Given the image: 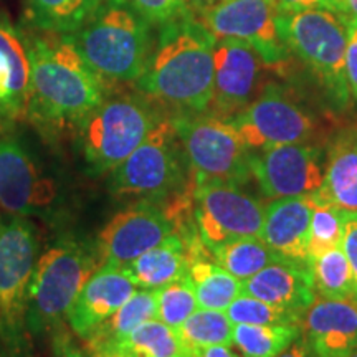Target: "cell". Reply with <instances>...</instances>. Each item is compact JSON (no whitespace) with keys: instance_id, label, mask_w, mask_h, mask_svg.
I'll use <instances>...</instances> for the list:
<instances>
[{"instance_id":"cell-25","label":"cell","mask_w":357,"mask_h":357,"mask_svg":"<svg viewBox=\"0 0 357 357\" xmlns=\"http://www.w3.org/2000/svg\"><path fill=\"white\" fill-rule=\"evenodd\" d=\"M102 0H25L26 19L40 32L71 35L98 10Z\"/></svg>"},{"instance_id":"cell-13","label":"cell","mask_w":357,"mask_h":357,"mask_svg":"<svg viewBox=\"0 0 357 357\" xmlns=\"http://www.w3.org/2000/svg\"><path fill=\"white\" fill-rule=\"evenodd\" d=\"M252 176L270 200L310 195L324 181L321 151L305 142L270 147L252 154Z\"/></svg>"},{"instance_id":"cell-22","label":"cell","mask_w":357,"mask_h":357,"mask_svg":"<svg viewBox=\"0 0 357 357\" xmlns=\"http://www.w3.org/2000/svg\"><path fill=\"white\" fill-rule=\"evenodd\" d=\"M312 205L357 212V129L342 131L329 147L323 185L310 194Z\"/></svg>"},{"instance_id":"cell-17","label":"cell","mask_w":357,"mask_h":357,"mask_svg":"<svg viewBox=\"0 0 357 357\" xmlns=\"http://www.w3.org/2000/svg\"><path fill=\"white\" fill-rule=\"evenodd\" d=\"M300 326L311 357H344L357 351V301L316 296Z\"/></svg>"},{"instance_id":"cell-24","label":"cell","mask_w":357,"mask_h":357,"mask_svg":"<svg viewBox=\"0 0 357 357\" xmlns=\"http://www.w3.org/2000/svg\"><path fill=\"white\" fill-rule=\"evenodd\" d=\"M190 255L185 240L174 234L158 247L142 253L124 266L132 283L141 289H158L189 275Z\"/></svg>"},{"instance_id":"cell-44","label":"cell","mask_w":357,"mask_h":357,"mask_svg":"<svg viewBox=\"0 0 357 357\" xmlns=\"http://www.w3.org/2000/svg\"><path fill=\"white\" fill-rule=\"evenodd\" d=\"M176 357H194V356L187 354V352H182V354H178V356H176Z\"/></svg>"},{"instance_id":"cell-36","label":"cell","mask_w":357,"mask_h":357,"mask_svg":"<svg viewBox=\"0 0 357 357\" xmlns=\"http://www.w3.org/2000/svg\"><path fill=\"white\" fill-rule=\"evenodd\" d=\"M346 77L349 91L357 100V20H347L346 48Z\"/></svg>"},{"instance_id":"cell-28","label":"cell","mask_w":357,"mask_h":357,"mask_svg":"<svg viewBox=\"0 0 357 357\" xmlns=\"http://www.w3.org/2000/svg\"><path fill=\"white\" fill-rule=\"evenodd\" d=\"M298 324H235L234 344L243 357H276L300 339Z\"/></svg>"},{"instance_id":"cell-10","label":"cell","mask_w":357,"mask_h":357,"mask_svg":"<svg viewBox=\"0 0 357 357\" xmlns=\"http://www.w3.org/2000/svg\"><path fill=\"white\" fill-rule=\"evenodd\" d=\"M280 15L276 0H222L195 20L215 40H240L252 45L265 63L278 65L288 52Z\"/></svg>"},{"instance_id":"cell-19","label":"cell","mask_w":357,"mask_h":357,"mask_svg":"<svg viewBox=\"0 0 357 357\" xmlns=\"http://www.w3.org/2000/svg\"><path fill=\"white\" fill-rule=\"evenodd\" d=\"M312 215L310 195L275 199L265 207L261 240L280 261L310 268L307 242Z\"/></svg>"},{"instance_id":"cell-33","label":"cell","mask_w":357,"mask_h":357,"mask_svg":"<svg viewBox=\"0 0 357 357\" xmlns=\"http://www.w3.org/2000/svg\"><path fill=\"white\" fill-rule=\"evenodd\" d=\"M155 291L158 300V316L160 323L167 324L169 328L177 329L195 310H199L197 296H195L194 284L189 275L184 278L164 284Z\"/></svg>"},{"instance_id":"cell-32","label":"cell","mask_w":357,"mask_h":357,"mask_svg":"<svg viewBox=\"0 0 357 357\" xmlns=\"http://www.w3.org/2000/svg\"><path fill=\"white\" fill-rule=\"evenodd\" d=\"M346 212L334 205H312L307 260H314L324 252L342 247Z\"/></svg>"},{"instance_id":"cell-26","label":"cell","mask_w":357,"mask_h":357,"mask_svg":"<svg viewBox=\"0 0 357 357\" xmlns=\"http://www.w3.org/2000/svg\"><path fill=\"white\" fill-rule=\"evenodd\" d=\"M189 278L194 284L199 307L227 311L230 303L242 294V281L215 261L212 253L190 261Z\"/></svg>"},{"instance_id":"cell-42","label":"cell","mask_w":357,"mask_h":357,"mask_svg":"<svg viewBox=\"0 0 357 357\" xmlns=\"http://www.w3.org/2000/svg\"><path fill=\"white\" fill-rule=\"evenodd\" d=\"M276 357H311V354L310 351H307L306 342L303 341V339H298V341H294L287 351H283Z\"/></svg>"},{"instance_id":"cell-1","label":"cell","mask_w":357,"mask_h":357,"mask_svg":"<svg viewBox=\"0 0 357 357\" xmlns=\"http://www.w3.org/2000/svg\"><path fill=\"white\" fill-rule=\"evenodd\" d=\"M162 26L158 48L136 86L181 114L205 113L213 95L217 40L190 15Z\"/></svg>"},{"instance_id":"cell-9","label":"cell","mask_w":357,"mask_h":357,"mask_svg":"<svg viewBox=\"0 0 357 357\" xmlns=\"http://www.w3.org/2000/svg\"><path fill=\"white\" fill-rule=\"evenodd\" d=\"M192 213L200 238L208 250L245 236L261 238L265 207L236 185L194 182Z\"/></svg>"},{"instance_id":"cell-8","label":"cell","mask_w":357,"mask_h":357,"mask_svg":"<svg viewBox=\"0 0 357 357\" xmlns=\"http://www.w3.org/2000/svg\"><path fill=\"white\" fill-rule=\"evenodd\" d=\"M185 155L172 119H160L144 142L111 171L109 189L116 195L162 200L176 197L185 185Z\"/></svg>"},{"instance_id":"cell-40","label":"cell","mask_w":357,"mask_h":357,"mask_svg":"<svg viewBox=\"0 0 357 357\" xmlns=\"http://www.w3.org/2000/svg\"><path fill=\"white\" fill-rule=\"evenodd\" d=\"M184 2L187 15L197 19L199 15H202L207 10H211L212 7H215L217 3H220L222 0H182Z\"/></svg>"},{"instance_id":"cell-14","label":"cell","mask_w":357,"mask_h":357,"mask_svg":"<svg viewBox=\"0 0 357 357\" xmlns=\"http://www.w3.org/2000/svg\"><path fill=\"white\" fill-rule=\"evenodd\" d=\"M37 250V235L25 218L0 223V314L12 328L25 316Z\"/></svg>"},{"instance_id":"cell-29","label":"cell","mask_w":357,"mask_h":357,"mask_svg":"<svg viewBox=\"0 0 357 357\" xmlns=\"http://www.w3.org/2000/svg\"><path fill=\"white\" fill-rule=\"evenodd\" d=\"M310 271L318 298L356 301L354 276L342 247L328 250L311 260Z\"/></svg>"},{"instance_id":"cell-21","label":"cell","mask_w":357,"mask_h":357,"mask_svg":"<svg viewBox=\"0 0 357 357\" xmlns=\"http://www.w3.org/2000/svg\"><path fill=\"white\" fill-rule=\"evenodd\" d=\"M242 294L305 314L316 300L310 268L276 261L242 281Z\"/></svg>"},{"instance_id":"cell-15","label":"cell","mask_w":357,"mask_h":357,"mask_svg":"<svg viewBox=\"0 0 357 357\" xmlns=\"http://www.w3.org/2000/svg\"><path fill=\"white\" fill-rule=\"evenodd\" d=\"M213 95L211 108L218 118L230 119L250 105L260 75L261 56L240 40H217L213 48Z\"/></svg>"},{"instance_id":"cell-30","label":"cell","mask_w":357,"mask_h":357,"mask_svg":"<svg viewBox=\"0 0 357 357\" xmlns=\"http://www.w3.org/2000/svg\"><path fill=\"white\" fill-rule=\"evenodd\" d=\"M182 352L176 329L151 319L134 329L106 357H176Z\"/></svg>"},{"instance_id":"cell-4","label":"cell","mask_w":357,"mask_h":357,"mask_svg":"<svg viewBox=\"0 0 357 357\" xmlns=\"http://www.w3.org/2000/svg\"><path fill=\"white\" fill-rule=\"evenodd\" d=\"M101 268L96 248L61 243L35 263L26 291L25 321L33 333L55 328L68 312L86 281Z\"/></svg>"},{"instance_id":"cell-18","label":"cell","mask_w":357,"mask_h":357,"mask_svg":"<svg viewBox=\"0 0 357 357\" xmlns=\"http://www.w3.org/2000/svg\"><path fill=\"white\" fill-rule=\"evenodd\" d=\"M30 93V43L0 12V126L29 116Z\"/></svg>"},{"instance_id":"cell-37","label":"cell","mask_w":357,"mask_h":357,"mask_svg":"<svg viewBox=\"0 0 357 357\" xmlns=\"http://www.w3.org/2000/svg\"><path fill=\"white\" fill-rule=\"evenodd\" d=\"M347 261H349L352 276H354L356 301H357V212H346L344 218V238H342Z\"/></svg>"},{"instance_id":"cell-2","label":"cell","mask_w":357,"mask_h":357,"mask_svg":"<svg viewBox=\"0 0 357 357\" xmlns=\"http://www.w3.org/2000/svg\"><path fill=\"white\" fill-rule=\"evenodd\" d=\"M29 116L48 128H82L105 101L106 83L89 68L66 35L33 37Z\"/></svg>"},{"instance_id":"cell-38","label":"cell","mask_w":357,"mask_h":357,"mask_svg":"<svg viewBox=\"0 0 357 357\" xmlns=\"http://www.w3.org/2000/svg\"><path fill=\"white\" fill-rule=\"evenodd\" d=\"M281 12H301L311 8H326L342 13L341 0H276Z\"/></svg>"},{"instance_id":"cell-45","label":"cell","mask_w":357,"mask_h":357,"mask_svg":"<svg viewBox=\"0 0 357 357\" xmlns=\"http://www.w3.org/2000/svg\"><path fill=\"white\" fill-rule=\"evenodd\" d=\"M344 357H357V351L351 352V354H347V356H344Z\"/></svg>"},{"instance_id":"cell-7","label":"cell","mask_w":357,"mask_h":357,"mask_svg":"<svg viewBox=\"0 0 357 357\" xmlns=\"http://www.w3.org/2000/svg\"><path fill=\"white\" fill-rule=\"evenodd\" d=\"M159 121L158 113L144 96H106L79 128L84 158L91 172L114 171L144 142Z\"/></svg>"},{"instance_id":"cell-16","label":"cell","mask_w":357,"mask_h":357,"mask_svg":"<svg viewBox=\"0 0 357 357\" xmlns=\"http://www.w3.org/2000/svg\"><path fill=\"white\" fill-rule=\"evenodd\" d=\"M55 199L52 178L13 137L0 139V207L15 215L42 212Z\"/></svg>"},{"instance_id":"cell-41","label":"cell","mask_w":357,"mask_h":357,"mask_svg":"<svg viewBox=\"0 0 357 357\" xmlns=\"http://www.w3.org/2000/svg\"><path fill=\"white\" fill-rule=\"evenodd\" d=\"M194 357H238V356L230 349V346H212V347H207V349L195 352Z\"/></svg>"},{"instance_id":"cell-5","label":"cell","mask_w":357,"mask_h":357,"mask_svg":"<svg viewBox=\"0 0 357 357\" xmlns=\"http://www.w3.org/2000/svg\"><path fill=\"white\" fill-rule=\"evenodd\" d=\"M177 137L195 184L245 185L252 178V153L229 119L215 114H177Z\"/></svg>"},{"instance_id":"cell-12","label":"cell","mask_w":357,"mask_h":357,"mask_svg":"<svg viewBox=\"0 0 357 357\" xmlns=\"http://www.w3.org/2000/svg\"><path fill=\"white\" fill-rule=\"evenodd\" d=\"M174 234H177L176 222L164 205L151 200L134 204L119 212L100 234L96 252L101 266H128Z\"/></svg>"},{"instance_id":"cell-23","label":"cell","mask_w":357,"mask_h":357,"mask_svg":"<svg viewBox=\"0 0 357 357\" xmlns=\"http://www.w3.org/2000/svg\"><path fill=\"white\" fill-rule=\"evenodd\" d=\"M158 316L154 289H137L118 311L82 337L89 357H106L134 329Z\"/></svg>"},{"instance_id":"cell-3","label":"cell","mask_w":357,"mask_h":357,"mask_svg":"<svg viewBox=\"0 0 357 357\" xmlns=\"http://www.w3.org/2000/svg\"><path fill=\"white\" fill-rule=\"evenodd\" d=\"M66 37L105 83L137 82L149 63L147 22L126 0H102L91 19Z\"/></svg>"},{"instance_id":"cell-35","label":"cell","mask_w":357,"mask_h":357,"mask_svg":"<svg viewBox=\"0 0 357 357\" xmlns=\"http://www.w3.org/2000/svg\"><path fill=\"white\" fill-rule=\"evenodd\" d=\"M126 2L149 24L166 25L187 15L182 0H126Z\"/></svg>"},{"instance_id":"cell-20","label":"cell","mask_w":357,"mask_h":357,"mask_svg":"<svg viewBox=\"0 0 357 357\" xmlns=\"http://www.w3.org/2000/svg\"><path fill=\"white\" fill-rule=\"evenodd\" d=\"M136 291L137 287L124 268L101 266L86 281L66 312L70 328L83 337L89 329L118 311Z\"/></svg>"},{"instance_id":"cell-39","label":"cell","mask_w":357,"mask_h":357,"mask_svg":"<svg viewBox=\"0 0 357 357\" xmlns=\"http://www.w3.org/2000/svg\"><path fill=\"white\" fill-rule=\"evenodd\" d=\"M53 357H86L65 333H58L53 339Z\"/></svg>"},{"instance_id":"cell-34","label":"cell","mask_w":357,"mask_h":357,"mask_svg":"<svg viewBox=\"0 0 357 357\" xmlns=\"http://www.w3.org/2000/svg\"><path fill=\"white\" fill-rule=\"evenodd\" d=\"M234 324H301L303 314L288 307L273 306L257 298L240 294L227 307Z\"/></svg>"},{"instance_id":"cell-11","label":"cell","mask_w":357,"mask_h":357,"mask_svg":"<svg viewBox=\"0 0 357 357\" xmlns=\"http://www.w3.org/2000/svg\"><path fill=\"white\" fill-rule=\"evenodd\" d=\"M229 121L245 146L257 151L306 142L314 129L310 116L276 84H268L255 101L231 116Z\"/></svg>"},{"instance_id":"cell-27","label":"cell","mask_w":357,"mask_h":357,"mask_svg":"<svg viewBox=\"0 0 357 357\" xmlns=\"http://www.w3.org/2000/svg\"><path fill=\"white\" fill-rule=\"evenodd\" d=\"M234 328L225 311L199 307L176 329L184 352L194 356L195 352L212 346L234 344Z\"/></svg>"},{"instance_id":"cell-43","label":"cell","mask_w":357,"mask_h":357,"mask_svg":"<svg viewBox=\"0 0 357 357\" xmlns=\"http://www.w3.org/2000/svg\"><path fill=\"white\" fill-rule=\"evenodd\" d=\"M342 2V15L351 17L357 20V0H341Z\"/></svg>"},{"instance_id":"cell-6","label":"cell","mask_w":357,"mask_h":357,"mask_svg":"<svg viewBox=\"0 0 357 357\" xmlns=\"http://www.w3.org/2000/svg\"><path fill=\"white\" fill-rule=\"evenodd\" d=\"M280 32L287 47L314 71L333 100L346 105L349 98L346 17L326 8L281 12Z\"/></svg>"},{"instance_id":"cell-31","label":"cell","mask_w":357,"mask_h":357,"mask_svg":"<svg viewBox=\"0 0 357 357\" xmlns=\"http://www.w3.org/2000/svg\"><path fill=\"white\" fill-rule=\"evenodd\" d=\"M215 261L236 280L245 281L280 258L258 236H245L211 250Z\"/></svg>"}]
</instances>
